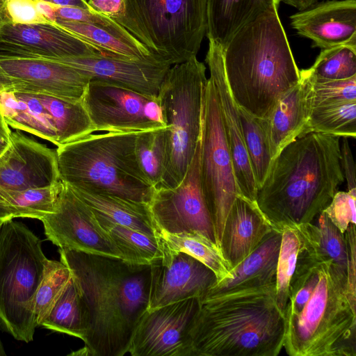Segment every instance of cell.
<instances>
[{
	"label": "cell",
	"mask_w": 356,
	"mask_h": 356,
	"mask_svg": "<svg viewBox=\"0 0 356 356\" xmlns=\"http://www.w3.org/2000/svg\"><path fill=\"white\" fill-rule=\"evenodd\" d=\"M79 293L84 346L71 355L123 356L147 310L151 264L59 248Z\"/></svg>",
	"instance_id": "cell-1"
},
{
	"label": "cell",
	"mask_w": 356,
	"mask_h": 356,
	"mask_svg": "<svg viewBox=\"0 0 356 356\" xmlns=\"http://www.w3.org/2000/svg\"><path fill=\"white\" fill-rule=\"evenodd\" d=\"M291 356H356V296L347 275L301 241L284 312Z\"/></svg>",
	"instance_id": "cell-2"
},
{
	"label": "cell",
	"mask_w": 356,
	"mask_h": 356,
	"mask_svg": "<svg viewBox=\"0 0 356 356\" xmlns=\"http://www.w3.org/2000/svg\"><path fill=\"white\" fill-rule=\"evenodd\" d=\"M339 140L310 132L273 159L255 201L273 228L310 222L329 205L344 181Z\"/></svg>",
	"instance_id": "cell-3"
},
{
	"label": "cell",
	"mask_w": 356,
	"mask_h": 356,
	"mask_svg": "<svg viewBox=\"0 0 356 356\" xmlns=\"http://www.w3.org/2000/svg\"><path fill=\"white\" fill-rule=\"evenodd\" d=\"M199 301L186 356H277L283 348L285 319L275 286Z\"/></svg>",
	"instance_id": "cell-4"
},
{
	"label": "cell",
	"mask_w": 356,
	"mask_h": 356,
	"mask_svg": "<svg viewBox=\"0 0 356 356\" xmlns=\"http://www.w3.org/2000/svg\"><path fill=\"white\" fill-rule=\"evenodd\" d=\"M227 82L236 105L265 119L300 80L278 8L243 26L222 48Z\"/></svg>",
	"instance_id": "cell-5"
},
{
	"label": "cell",
	"mask_w": 356,
	"mask_h": 356,
	"mask_svg": "<svg viewBox=\"0 0 356 356\" xmlns=\"http://www.w3.org/2000/svg\"><path fill=\"white\" fill-rule=\"evenodd\" d=\"M137 132L92 133L57 147L60 180L73 188L149 204L155 189L136 161Z\"/></svg>",
	"instance_id": "cell-6"
},
{
	"label": "cell",
	"mask_w": 356,
	"mask_h": 356,
	"mask_svg": "<svg viewBox=\"0 0 356 356\" xmlns=\"http://www.w3.org/2000/svg\"><path fill=\"white\" fill-rule=\"evenodd\" d=\"M113 21L172 65L197 54L206 36L207 0H124Z\"/></svg>",
	"instance_id": "cell-7"
},
{
	"label": "cell",
	"mask_w": 356,
	"mask_h": 356,
	"mask_svg": "<svg viewBox=\"0 0 356 356\" xmlns=\"http://www.w3.org/2000/svg\"><path fill=\"white\" fill-rule=\"evenodd\" d=\"M47 258L41 241L13 220L0 228V325L15 339L33 340L34 302Z\"/></svg>",
	"instance_id": "cell-8"
},
{
	"label": "cell",
	"mask_w": 356,
	"mask_h": 356,
	"mask_svg": "<svg viewBox=\"0 0 356 356\" xmlns=\"http://www.w3.org/2000/svg\"><path fill=\"white\" fill-rule=\"evenodd\" d=\"M206 67L194 56L168 70L158 94L165 128V155L159 188H173L184 179L200 138ZM158 188V189H159Z\"/></svg>",
	"instance_id": "cell-9"
},
{
	"label": "cell",
	"mask_w": 356,
	"mask_h": 356,
	"mask_svg": "<svg viewBox=\"0 0 356 356\" xmlns=\"http://www.w3.org/2000/svg\"><path fill=\"white\" fill-rule=\"evenodd\" d=\"M200 181L219 246L229 210L239 194L226 139L218 93L212 79H207L203 93Z\"/></svg>",
	"instance_id": "cell-10"
},
{
	"label": "cell",
	"mask_w": 356,
	"mask_h": 356,
	"mask_svg": "<svg viewBox=\"0 0 356 356\" xmlns=\"http://www.w3.org/2000/svg\"><path fill=\"white\" fill-rule=\"evenodd\" d=\"M81 103L95 131L137 132L167 128L158 97L91 79Z\"/></svg>",
	"instance_id": "cell-11"
},
{
	"label": "cell",
	"mask_w": 356,
	"mask_h": 356,
	"mask_svg": "<svg viewBox=\"0 0 356 356\" xmlns=\"http://www.w3.org/2000/svg\"><path fill=\"white\" fill-rule=\"evenodd\" d=\"M41 221L47 238L59 248L123 259L93 210L63 182L54 211Z\"/></svg>",
	"instance_id": "cell-12"
},
{
	"label": "cell",
	"mask_w": 356,
	"mask_h": 356,
	"mask_svg": "<svg viewBox=\"0 0 356 356\" xmlns=\"http://www.w3.org/2000/svg\"><path fill=\"white\" fill-rule=\"evenodd\" d=\"M200 138L182 181L173 188L155 189L149 204L158 232H196L216 243L213 222L200 181Z\"/></svg>",
	"instance_id": "cell-13"
},
{
	"label": "cell",
	"mask_w": 356,
	"mask_h": 356,
	"mask_svg": "<svg viewBox=\"0 0 356 356\" xmlns=\"http://www.w3.org/2000/svg\"><path fill=\"white\" fill-rule=\"evenodd\" d=\"M199 298H190L147 310L132 336V356H186L188 334L199 308Z\"/></svg>",
	"instance_id": "cell-14"
},
{
	"label": "cell",
	"mask_w": 356,
	"mask_h": 356,
	"mask_svg": "<svg viewBox=\"0 0 356 356\" xmlns=\"http://www.w3.org/2000/svg\"><path fill=\"white\" fill-rule=\"evenodd\" d=\"M0 66L12 83L11 90L81 102L91 80L78 70L47 58L0 55Z\"/></svg>",
	"instance_id": "cell-15"
},
{
	"label": "cell",
	"mask_w": 356,
	"mask_h": 356,
	"mask_svg": "<svg viewBox=\"0 0 356 356\" xmlns=\"http://www.w3.org/2000/svg\"><path fill=\"white\" fill-rule=\"evenodd\" d=\"M150 264L148 311L190 298H200L218 281L203 263L163 245V257Z\"/></svg>",
	"instance_id": "cell-16"
},
{
	"label": "cell",
	"mask_w": 356,
	"mask_h": 356,
	"mask_svg": "<svg viewBox=\"0 0 356 356\" xmlns=\"http://www.w3.org/2000/svg\"><path fill=\"white\" fill-rule=\"evenodd\" d=\"M60 181L56 149L11 131L10 144L0 155V195Z\"/></svg>",
	"instance_id": "cell-17"
},
{
	"label": "cell",
	"mask_w": 356,
	"mask_h": 356,
	"mask_svg": "<svg viewBox=\"0 0 356 356\" xmlns=\"http://www.w3.org/2000/svg\"><path fill=\"white\" fill-rule=\"evenodd\" d=\"M98 54L103 53L56 24L8 23L0 29L1 56L57 59Z\"/></svg>",
	"instance_id": "cell-18"
},
{
	"label": "cell",
	"mask_w": 356,
	"mask_h": 356,
	"mask_svg": "<svg viewBox=\"0 0 356 356\" xmlns=\"http://www.w3.org/2000/svg\"><path fill=\"white\" fill-rule=\"evenodd\" d=\"M205 61L209 69V77L218 93L222 120L239 194L255 202L257 188L245 145L238 106L227 82L222 47L209 40Z\"/></svg>",
	"instance_id": "cell-19"
},
{
	"label": "cell",
	"mask_w": 356,
	"mask_h": 356,
	"mask_svg": "<svg viewBox=\"0 0 356 356\" xmlns=\"http://www.w3.org/2000/svg\"><path fill=\"white\" fill-rule=\"evenodd\" d=\"M50 60L70 65L90 79L111 82L150 97L158 96L161 83L172 66L155 56L140 60L103 54Z\"/></svg>",
	"instance_id": "cell-20"
},
{
	"label": "cell",
	"mask_w": 356,
	"mask_h": 356,
	"mask_svg": "<svg viewBox=\"0 0 356 356\" xmlns=\"http://www.w3.org/2000/svg\"><path fill=\"white\" fill-rule=\"evenodd\" d=\"M289 19L299 35L312 41L313 47H356V0L317 1Z\"/></svg>",
	"instance_id": "cell-21"
},
{
	"label": "cell",
	"mask_w": 356,
	"mask_h": 356,
	"mask_svg": "<svg viewBox=\"0 0 356 356\" xmlns=\"http://www.w3.org/2000/svg\"><path fill=\"white\" fill-rule=\"evenodd\" d=\"M272 229L256 202L238 195L227 215L218 246L230 270L254 251Z\"/></svg>",
	"instance_id": "cell-22"
},
{
	"label": "cell",
	"mask_w": 356,
	"mask_h": 356,
	"mask_svg": "<svg viewBox=\"0 0 356 356\" xmlns=\"http://www.w3.org/2000/svg\"><path fill=\"white\" fill-rule=\"evenodd\" d=\"M300 74L298 84L279 99L268 117L261 119L272 159L303 135L313 108L312 80L305 70Z\"/></svg>",
	"instance_id": "cell-23"
},
{
	"label": "cell",
	"mask_w": 356,
	"mask_h": 356,
	"mask_svg": "<svg viewBox=\"0 0 356 356\" xmlns=\"http://www.w3.org/2000/svg\"><path fill=\"white\" fill-rule=\"evenodd\" d=\"M281 239L282 230L273 228L254 250L231 270V277L216 282L202 297L275 286Z\"/></svg>",
	"instance_id": "cell-24"
},
{
	"label": "cell",
	"mask_w": 356,
	"mask_h": 356,
	"mask_svg": "<svg viewBox=\"0 0 356 356\" xmlns=\"http://www.w3.org/2000/svg\"><path fill=\"white\" fill-rule=\"evenodd\" d=\"M281 0H207V33L223 48L245 24L272 7L279 8Z\"/></svg>",
	"instance_id": "cell-25"
},
{
	"label": "cell",
	"mask_w": 356,
	"mask_h": 356,
	"mask_svg": "<svg viewBox=\"0 0 356 356\" xmlns=\"http://www.w3.org/2000/svg\"><path fill=\"white\" fill-rule=\"evenodd\" d=\"M0 111L8 126L47 140L58 146L52 118L34 94L11 90L0 93Z\"/></svg>",
	"instance_id": "cell-26"
},
{
	"label": "cell",
	"mask_w": 356,
	"mask_h": 356,
	"mask_svg": "<svg viewBox=\"0 0 356 356\" xmlns=\"http://www.w3.org/2000/svg\"><path fill=\"white\" fill-rule=\"evenodd\" d=\"M71 189L96 214L104 219L149 236H159L154 223L148 204L136 202L115 195L96 193L79 188H71Z\"/></svg>",
	"instance_id": "cell-27"
},
{
	"label": "cell",
	"mask_w": 356,
	"mask_h": 356,
	"mask_svg": "<svg viewBox=\"0 0 356 356\" xmlns=\"http://www.w3.org/2000/svg\"><path fill=\"white\" fill-rule=\"evenodd\" d=\"M55 24L110 57L140 60L155 56L131 34L123 35L101 26L60 19Z\"/></svg>",
	"instance_id": "cell-28"
},
{
	"label": "cell",
	"mask_w": 356,
	"mask_h": 356,
	"mask_svg": "<svg viewBox=\"0 0 356 356\" xmlns=\"http://www.w3.org/2000/svg\"><path fill=\"white\" fill-rule=\"evenodd\" d=\"M314 220L316 223L312 221L295 226L303 246L323 259L331 261L348 277V257L344 234L323 211Z\"/></svg>",
	"instance_id": "cell-29"
},
{
	"label": "cell",
	"mask_w": 356,
	"mask_h": 356,
	"mask_svg": "<svg viewBox=\"0 0 356 356\" xmlns=\"http://www.w3.org/2000/svg\"><path fill=\"white\" fill-rule=\"evenodd\" d=\"M63 182L41 188L13 191L0 195V221L16 218L42 220L54 211Z\"/></svg>",
	"instance_id": "cell-30"
},
{
	"label": "cell",
	"mask_w": 356,
	"mask_h": 356,
	"mask_svg": "<svg viewBox=\"0 0 356 356\" xmlns=\"http://www.w3.org/2000/svg\"><path fill=\"white\" fill-rule=\"evenodd\" d=\"M34 95L52 118L58 136L57 147L95 132L81 101L72 102L50 95Z\"/></svg>",
	"instance_id": "cell-31"
},
{
	"label": "cell",
	"mask_w": 356,
	"mask_h": 356,
	"mask_svg": "<svg viewBox=\"0 0 356 356\" xmlns=\"http://www.w3.org/2000/svg\"><path fill=\"white\" fill-rule=\"evenodd\" d=\"M95 216L121 252L124 260L137 264H150L163 257V243L159 236H149L111 222L96 213Z\"/></svg>",
	"instance_id": "cell-32"
},
{
	"label": "cell",
	"mask_w": 356,
	"mask_h": 356,
	"mask_svg": "<svg viewBox=\"0 0 356 356\" xmlns=\"http://www.w3.org/2000/svg\"><path fill=\"white\" fill-rule=\"evenodd\" d=\"M159 234L167 249L184 252L197 259L213 271L218 281L231 277L230 268L219 247L203 234L196 232L176 234L161 232Z\"/></svg>",
	"instance_id": "cell-33"
},
{
	"label": "cell",
	"mask_w": 356,
	"mask_h": 356,
	"mask_svg": "<svg viewBox=\"0 0 356 356\" xmlns=\"http://www.w3.org/2000/svg\"><path fill=\"white\" fill-rule=\"evenodd\" d=\"M40 325L82 341L84 339L86 327L83 310L72 275Z\"/></svg>",
	"instance_id": "cell-34"
},
{
	"label": "cell",
	"mask_w": 356,
	"mask_h": 356,
	"mask_svg": "<svg viewBox=\"0 0 356 356\" xmlns=\"http://www.w3.org/2000/svg\"><path fill=\"white\" fill-rule=\"evenodd\" d=\"M310 132L355 138L356 102L314 107L303 135Z\"/></svg>",
	"instance_id": "cell-35"
},
{
	"label": "cell",
	"mask_w": 356,
	"mask_h": 356,
	"mask_svg": "<svg viewBox=\"0 0 356 356\" xmlns=\"http://www.w3.org/2000/svg\"><path fill=\"white\" fill-rule=\"evenodd\" d=\"M165 128L138 131L135 154L140 171L154 189L160 186L165 155Z\"/></svg>",
	"instance_id": "cell-36"
},
{
	"label": "cell",
	"mask_w": 356,
	"mask_h": 356,
	"mask_svg": "<svg viewBox=\"0 0 356 356\" xmlns=\"http://www.w3.org/2000/svg\"><path fill=\"white\" fill-rule=\"evenodd\" d=\"M238 111L248 156L258 189L264 182L273 160L266 133L261 119L238 106Z\"/></svg>",
	"instance_id": "cell-37"
},
{
	"label": "cell",
	"mask_w": 356,
	"mask_h": 356,
	"mask_svg": "<svg viewBox=\"0 0 356 356\" xmlns=\"http://www.w3.org/2000/svg\"><path fill=\"white\" fill-rule=\"evenodd\" d=\"M307 74L314 81L343 80L356 76V47L340 45L321 49Z\"/></svg>",
	"instance_id": "cell-38"
},
{
	"label": "cell",
	"mask_w": 356,
	"mask_h": 356,
	"mask_svg": "<svg viewBox=\"0 0 356 356\" xmlns=\"http://www.w3.org/2000/svg\"><path fill=\"white\" fill-rule=\"evenodd\" d=\"M71 277V271L63 262L47 259L35 297L33 312L37 326L46 318Z\"/></svg>",
	"instance_id": "cell-39"
},
{
	"label": "cell",
	"mask_w": 356,
	"mask_h": 356,
	"mask_svg": "<svg viewBox=\"0 0 356 356\" xmlns=\"http://www.w3.org/2000/svg\"><path fill=\"white\" fill-rule=\"evenodd\" d=\"M301 238L295 226H285L282 229V239L276 272V302L284 314L288 299V291L294 273Z\"/></svg>",
	"instance_id": "cell-40"
},
{
	"label": "cell",
	"mask_w": 356,
	"mask_h": 356,
	"mask_svg": "<svg viewBox=\"0 0 356 356\" xmlns=\"http://www.w3.org/2000/svg\"><path fill=\"white\" fill-rule=\"evenodd\" d=\"M311 80L313 108L356 102V76L343 80Z\"/></svg>",
	"instance_id": "cell-41"
},
{
	"label": "cell",
	"mask_w": 356,
	"mask_h": 356,
	"mask_svg": "<svg viewBox=\"0 0 356 356\" xmlns=\"http://www.w3.org/2000/svg\"><path fill=\"white\" fill-rule=\"evenodd\" d=\"M56 19L79 22L101 26L117 33L129 35L131 33L111 18L93 10L72 6L54 5Z\"/></svg>",
	"instance_id": "cell-42"
},
{
	"label": "cell",
	"mask_w": 356,
	"mask_h": 356,
	"mask_svg": "<svg viewBox=\"0 0 356 356\" xmlns=\"http://www.w3.org/2000/svg\"><path fill=\"white\" fill-rule=\"evenodd\" d=\"M355 202L356 195L337 191L323 211L343 234L350 225L356 224Z\"/></svg>",
	"instance_id": "cell-43"
},
{
	"label": "cell",
	"mask_w": 356,
	"mask_h": 356,
	"mask_svg": "<svg viewBox=\"0 0 356 356\" xmlns=\"http://www.w3.org/2000/svg\"><path fill=\"white\" fill-rule=\"evenodd\" d=\"M10 23L13 24H53L40 11L39 0H5Z\"/></svg>",
	"instance_id": "cell-44"
},
{
	"label": "cell",
	"mask_w": 356,
	"mask_h": 356,
	"mask_svg": "<svg viewBox=\"0 0 356 356\" xmlns=\"http://www.w3.org/2000/svg\"><path fill=\"white\" fill-rule=\"evenodd\" d=\"M348 257V282L351 293L356 296V232L355 225L348 226L344 233Z\"/></svg>",
	"instance_id": "cell-45"
},
{
	"label": "cell",
	"mask_w": 356,
	"mask_h": 356,
	"mask_svg": "<svg viewBox=\"0 0 356 356\" xmlns=\"http://www.w3.org/2000/svg\"><path fill=\"white\" fill-rule=\"evenodd\" d=\"M341 154L342 170L347 181L348 192L356 195L355 164L347 138H343Z\"/></svg>",
	"instance_id": "cell-46"
},
{
	"label": "cell",
	"mask_w": 356,
	"mask_h": 356,
	"mask_svg": "<svg viewBox=\"0 0 356 356\" xmlns=\"http://www.w3.org/2000/svg\"><path fill=\"white\" fill-rule=\"evenodd\" d=\"M87 2L93 10L113 20L124 11V0H88Z\"/></svg>",
	"instance_id": "cell-47"
},
{
	"label": "cell",
	"mask_w": 356,
	"mask_h": 356,
	"mask_svg": "<svg viewBox=\"0 0 356 356\" xmlns=\"http://www.w3.org/2000/svg\"><path fill=\"white\" fill-rule=\"evenodd\" d=\"M11 130L6 122L0 111V155L10 144Z\"/></svg>",
	"instance_id": "cell-48"
},
{
	"label": "cell",
	"mask_w": 356,
	"mask_h": 356,
	"mask_svg": "<svg viewBox=\"0 0 356 356\" xmlns=\"http://www.w3.org/2000/svg\"><path fill=\"white\" fill-rule=\"evenodd\" d=\"M58 6H72L92 10L86 0H42Z\"/></svg>",
	"instance_id": "cell-49"
},
{
	"label": "cell",
	"mask_w": 356,
	"mask_h": 356,
	"mask_svg": "<svg viewBox=\"0 0 356 356\" xmlns=\"http://www.w3.org/2000/svg\"><path fill=\"white\" fill-rule=\"evenodd\" d=\"M287 5H289L298 10L307 8L318 0H281Z\"/></svg>",
	"instance_id": "cell-50"
},
{
	"label": "cell",
	"mask_w": 356,
	"mask_h": 356,
	"mask_svg": "<svg viewBox=\"0 0 356 356\" xmlns=\"http://www.w3.org/2000/svg\"><path fill=\"white\" fill-rule=\"evenodd\" d=\"M11 88L12 83L8 75L0 66V93L3 91L11 90Z\"/></svg>",
	"instance_id": "cell-51"
},
{
	"label": "cell",
	"mask_w": 356,
	"mask_h": 356,
	"mask_svg": "<svg viewBox=\"0 0 356 356\" xmlns=\"http://www.w3.org/2000/svg\"><path fill=\"white\" fill-rule=\"evenodd\" d=\"M8 23L10 20L5 8V0H0V29Z\"/></svg>",
	"instance_id": "cell-52"
},
{
	"label": "cell",
	"mask_w": 356,
	"mask_h": 356,
	"mask_svg": "<svg viewBox=\"0 0 356 356\" xmlns=\"http://www.w3.org/2000/svg\"><path fill=\"white\" fill-rule=\"evenodd\" d=\"M4 355H6V352H5V350L3 346V343L1 342V337H0V356H4Z\"/></svg>",
	"instance_id": "cell-53"
},
{
	"label": "cell",
	"mask_w": 356,
	"mask_h": 356,
	"mask_svg": "<svg viewBox=\"0 0 356 356\" xmlns=\"http://www.w3.org/2000/svg\"><path fill=\"white\" fill-rule=\"evenodd\" d=\"M2 224H3V222L0 221V228H1V226L2 225Z\"/></svg>",
	"instance_id": "cell-54"
},
{
	"label": "cell",
	"mask_w": 356,
	"mask_h": 356,
	"mask_svg": "<svg viewBox=\"0 0 356 356\" xmlns=\"http://www.w3.org/2000/svg\"><path fill=\"white\" fill-rule=\"evenodd\" d=\"M86 1H88V0H86Z\"/></svg>",
	"instance_id": "cell-55"
}]
</instances>
